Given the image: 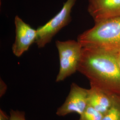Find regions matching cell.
I'll list each match as a JSON object with an SVG mask.
<instances>
[{"label":"cell","mask_w":120,"mask_h":120,"mask_svg":"<svg viewBox=\"0 0 120 120\" xmlns=\"http://www.w3.org/2000/svg\"><path fill=\"white\" fill-rule=\"evenodd\" d=\"M77 71L94 87L120 95V69L111 51L83 47Z\"/></svg>","instance_id":"6da1fadb"},{"label":"cell","mask_w":120,"mask_h":120,"mask_svg":"<svg viewBox=\"0 0 120 120\" xmlns=\"http://www.w3.org/2000/svg\"><path fill=\"white\" fill-rule=\"evenodd\" d=\"M77 40L83 47L120 49V16L95 22L92 28L78 36Z\"/></svg>","instance_id":"7a4b0ae2"},{"label":"cell","mask_w":120,"mask_h":120,"mask_svg":"<svg viewBox=\"0 0 120 120\" xmlns=\"http://www.w3.org/2000/svg\"><path fill=\"white\" fill-rule=\"evenodd\" d=\"M55 45L58 50L60 67L56 82L64 81L77 71L82 56L83 47L78 41L56 40Z\"/></svg>","instance_id":"3957f363"},{"label":"cell","mask_w":120,"mask_h":120,"mask_svg":"<svg viewBox=\"0 0 120 120\" xmlns=\"http://www.w3.org/2000/svg\"><path fill=\"white\" fill-rule=\"evenodd\" d=\"M77 0H67L60 11L43 26L37 29L36 41L38 48H43L60 30L71 21V13Z\"/></svg>","instance_id":"277c9868"},{"label":"cell","mask_w":120,"mask_h":120,"mask_svg":"<svg viewBox=\"0 0 120 120\" xmlns=\"http://www.w3.org/2000/svg\"><path fill=\"white\" fill-rule=\"evenodd\" d=\"M88 97L89 89L72 83L69 94L64 103L57 109L56 114L59 116H64L75 113L80 115L89 106Z\"/></svg>","instance_id":"5b68a950"},{"label":"cell","mask_w":120,"mask_h":120,"mask_svg":"<svg viewBox=\"0 0 120 120\" xmlns=\"http://www.w3.org/2000/svg\"><path fill=\"white\" fill-rule=\"evenodd\" d=\"M14 24L15 39L12 49L13 54L19 57L28 50L33 43L36 42L37 31L17 15L15 17Z\"/></svg>","instance_id":"8992f818"},{"label":"cell","mask_w":120,"mask_h":120,"mask_svg":"<svg viewBox=\"0 0 120 120\" xmlns=\"http://www.w3.org/2000/svg\"><path fill=\"white\" fill-rule=\"evenodd\" d=\"M88 11L95 22L120 16V0H89Z\"/></svg>","instance_id":"52a82bcc"},{"label":"cell","mask_w":120,"mask_h":120,"mask_svg":"<svg viewBox=\"0 0 120 120\" xmlns=\"http://www.w3.org/2000/svg\"><path fill=\"white\" fill-rule=\"evenodd\" d=\"M116 94L94 87L89 89L88 105L104 115L111 108Z\"/></svg>","instance_id":"ba28073f"},{"label":"cell","mask_w":120,"mask_h":120,"mask_svg":"<svg viewBox=\"0 0 120 120\" xmlns=\"http://www.w3.org/2000/svg\"><path fill=\"white\" fill-rule=\"evenodd\" d=\"M101 120H120V95H115L111 107Z\"/></svg>","instance_id":"9c48e42d"},{"label":"cell","mask_w":120,"mask_h":120,"mask_svg":"<svg viewBox=\"0 0 120 120\" xmlns=\"http://www.w3.org/2000/svg\"><path fill=\"white\" fill-rule=\"evenodd\" d=\"M78 120H101L103 115L90 106L81 114Z\"/></svg>","instance_id":"30bf717a"},{"label":"cell","mask_w":120,"mask_h":120,"mask_svg":"<svg viewBox=\"0 0 120 120\" xmlns=\"http://www.w3.org/2000/svg\"><path fill=\"white\" fill-rule=\"evenodd\" d=\"M9 120H26L25 112H24L12 109L10 112Z\"/></svg>","instance_id":"8fae6325"},{"label":"cell","mask_w":120,"mask_h":120,"mask_svg":"<svg viewBox=\"0 0 120 120\" xmlns=\"http://www.w3.org/2000/svg\"><path fill=\"white\" fill-rule=\"evenodd\" d=\"M115 56L117 63L120 69V49L111 51Z\"/></svg>","instance_id":"7c38bea8"},{"label":"cell","mask_w":120,"mask_h":120,"mask_svg":"<svg viewBox=\"0 0 120 120\" xmlns=\"http://www.w3.org/2000/svg\"><path fill=\"white\" fill-rule=\"evenodd\" d=\"M9 116L2 109L0 110V120H9Z\"/></svg>","instance_id":"4fadbf2b"},{"label":"cell","mask_w":120,"mask_h":120,"mask_svg":"<svg viewBox=\"0 0 120 120\" xmlns=\"http://www.w3.org/2000/svg\"><path fill=\"white\" fill-rule=\"evenodd\" d=\"M6 89V84H5L4 82L2 80L0 79V94H3V90H4L5 91Z\"/></svg>","instance_id":"5bb4252c"}]
</instances>
